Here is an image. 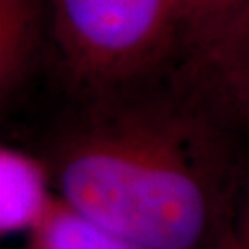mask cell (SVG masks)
Segmentation results:
<instances>
[{"instance_id":"3957f363","label":"cell","mask_w":249,"mask_h":249,"mask_svg":"<svg viewBox=\"0 0 249 249\" xmlns=\"http://www.w3.org/2000/svg\"><path fill=\"white\" fill-rule=\"evenodd\" d=\"M249 30V0H183L179 45L197 72H211Z\"/></svg>"},{"instance_id":"ba28073f","label":"cell","mask_w":249,"mask_h":249,"mask_svg":"<svg viewBox=\"0 0 249 249\" xmlns=\"http://www.w3.org/2000/svg\"><path fill=\"white\" fill-rule=\"evenodd\" d=\"M214 249H249V178L229 194Z\"/></svg>"},{"instance_id":"277c9868","label":"cell","mask_w":249,"mask_h":249,"mask_svg":"<svg viewBox=\"0 0 249 249\" xmlns=\"http://www.w3.org/2000/svg\"><path fill=\"white\" fill-rule=\"evenodd\" d=\"M50 17L45 0H0V94L6 104L36 67Z\"/></svg>"},{"instance_id":"5b68a950","label":"cell","mask_w":249,"mask_h":249,"mask_svg":"<svg viewBox=\"0 0 249 249\" xmlns=\"http://www.w3.org/2000/svg\"><path fill=\"white\" fill-rule=\"evenodd\" d=\"M53 197L46 192L43 168L20 151L2 148L0 153V227L2 234L34 231Z\"/></svg>"},{"instance_id":"6da1fadb","label":"cell","mask_w":249,"mask_h":249,"mask_svg":"<svg viewBox=\"0 0 249 249\" xmlns=\"http://www.w3.org/2000/svg\"><path fill=\"white\" fill-rule=\"evenodd\" d=\"M53 170L69 209L144 249H199L231 194L213 139L172 111L92 118L59 144Z\"/></svg>"},{"instance_id":"52a82bcc","label":"cell","mask_w":249,"mask_h":249,"mask_svg":"<svg viewBox=\"0 0 249 249\" xmlns=\"http://www.w3.org/2000/svg\"><path fill=\"white\" fill-rule=\"evenodd\" d=\"M209 76L223 104L249 124V30Z\"/></svg>"},{"instance_id":"9c48e42d","label":"cell","mask_w":249,"mask_h":249,"mask_svg":"<svg viewBox=\"0 0 249 249\" xmlns=\"http://www.w3.org/2000/svg\"><path fill=\"white\" fill-rule=\"evenodd\" d=\"M30 249H39V248H36V246H32V244H30Z\"/></svg>"},{"instance_id":"7a4b0ae2","label":"cell","mask_w":249,"mask_h":249,"mask_svg":"<svg viewBox=\"0 0 249 249\" xmlns=\"http://www.w3.org/2000/svg\"><path fill=\"white\" fill-rule=\"evenodd\" d=\"M183 0H52L50 37L83 89H115L179 43Z\"/></svg>"},{"instance_id":"8992f818","label":"cell","mask_w":249,"mask_h":249,"mask_svg":"<svg viewBox=\"0 0 249 249\" xmlns=\"http://www.w3.org/2000/svg\"><path fill=\"white\" fill-rule=\"evenodd\" d=\"M32 246L39 249H144L96 227L53 199L45 218L32 231Z\"/></svg>"}]
</instances>
